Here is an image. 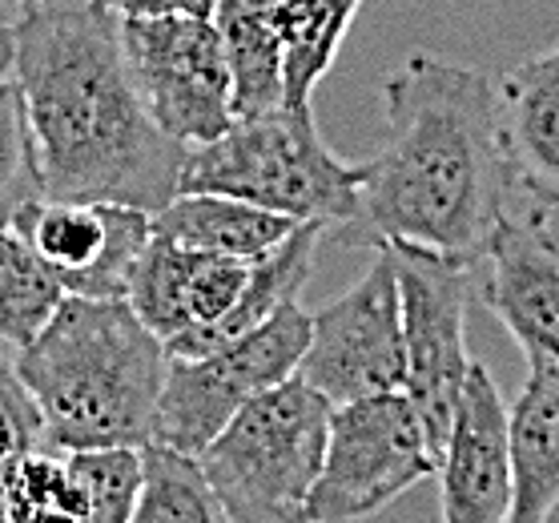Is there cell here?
<instances>
[{
    "label": "cell",
    "instance_id": "1",
    "mask_svg": "<svg viewBox=\"0 0 559 523\" xmlns=\"http://www.w3.org/2000/svg\"><path fill=\"white\" fill-rule=\"evenodd\" d=\"M386 138L362 166L358 238L479 266L515 202L496 81L411 52L382 85Z\"/></svg>",
    "mask_w": 559,
    "mask_h": 523
},
{
    "label": "cell",
    "instance_id": "2",
    "mask_svg": "<svg viewBox=\"0 0 559 523\" xmlns=\"http://www.w3.org/2000/svg\"><path fill=\"white\" fill-rule=\"evenodd\" d=\"M40 198L117 202L157 214L178 198L186 150L141 105L121 28L90 0H25L13 16Z\"/></svg>",
    "mask_w": 559,
    "mask_h": 523
},
{
    "label": "cell",
    "instance_id": "3",
    "mask_svg": "<svg viewBox=\"0 0 559 523\" xmlns=\"http://www.w3.org/2000/svg\"><path fill=\"white\" fill-rule=\"evenodd\" d=\"M166 343L126 298L64 294L45 331L16 355V370L57 451H117L153 443L166 383Z\"/></svg>",
    "mask_w": 559,
    "mask_h": 523
},
{
    "label": "cell",
    "instance_id": "4",
    "mask_svg": "<svg viewBox=\"0 0 559 523\" xmlns=\"http://www.w3.org/2000/svg\"><path fill=\"white\" fill-rule=\"evenodd\" d=\"M362 166H346L322 141L314 109L278 105L238 117L214 141L190 145L178 193H226L310 226H355Z\"/></svg>",
    "mask_w": 559,
    "mask_h": 523
},
{
    "label": "cell",
    "instance_id": "5",
    "mask_svg": "<svg viewBox=\"0 0 559 523\" xmlns=\"http://www.w3.org/2000/svg\"><path fill=\"white\" fill-rule=\"evenodd\" d=\"M331 403L298 375L250 399L198 451L205 479L234 523H310Z\"/></svg>",
    "mask_w": 559,
    "mask_h": 523
},
{
    "label": "cell",
    "instance_id": "6",
    "mask_svg": "<svg viewBox=\"0 0 559 523\" xmlns=\"http://www.w3.org/2000/svg\"><path fill=\"white\" fill-rule=\"evenodd\" d=\"M439 447L407 391H386L331 411L326 455L310 496V523H362L431 479Z\"/></svg>",
    "mask_w": 559,
    "mask_h": 523
},
{
    "label": "cell",
    "instance_id": "7",
    "mask_svg": "<svg viewBox=\"0 0 559 523\" xmlns=\"http://www.w3.org/2000/svg\"><path fill=\"white\" fill-rule=\"evenodd\" d=\"M310 346V314L302 302L282 307L254 331L193 358H169L153 443L198 455L250 399L298 375Z\"/></svg>",
    "mask_w": 559,
    "mask_h": 523
},
{
    "label": "cell",
    "instance_id": "8",
    "mask_svg": "<svg viewBox=\"0 0 559 523\" xmlns=\"http://www.w3.org/2000/svg\"><path fill=\"white\" fill-rule=\"evenodd\" d=\"M129 78L150 117L181 145L222 138L234 114V81L210 16L117 21Z\"/></svg>",
    "mask_w": 559,
    "mask_h": 523
},
{
    "label": "cell",
    "instance_id": "9",
    "mask_svg": "<svg viewBox=\"0 0 559 523\" xmlns=\"http://www.w3.org/2000/svg\"><path fill=\"white\" fill-rule=\"evenodd\" d=\"M374 250L379 254L362 270V278L310 314V346L298 379L314 387L331 407L403 391L407 379L399 274L391 250Z\"/></svg>",
    "mask_w": 559,
    "mask_h": 523
},
{
    "label": "cell",
    "instance_id": "10",
    "mask_svg": "<svg viewBox=\"0 0 559 523\" xmlns=\"http://www.w3.org/2000/svg\"><path fill=\"white\" fill-rule=\"evenodd\" d=\"M386 250L394 258L399 307H403V355H407L403 391L423 411L435 447H443L471 367L467 302L475 294L479 266L431 254L419 246H386Z\"/></svg>",
    "mask_w": 559,
    "mask_h": 523
},
{
    "label": "cell",
    "instance_id": "11",
    "mask_svg": "<svg viewBox=\"0 0 559 523\" xmlns=\"http://www.w3.org/2000/svg\"><path fill=\"white\" fill-rule=\"evenodd\" d=\"M9 230L73 298H126L133 266L153 242V214L117 202L37 198Z\"/></svg>",
    "mask_w": 559,
    "mask_h": 523
},
{
    "label": "cell",
    "instance_id": "12",
    "mask_svg": "<svg viewBox=\"0 0 559 523\" xmlns=\"http://www.w3.org/2000/svg\"><path fill=\"white\" fill-rule=\"evenodd\" d=\"M484 262L479 302L508 326L527 367H559V210H511Z\"/></svg>",
    "mask_w": 559,
    "mask_h": 523
},
{
    "label": "cell",
    "instance_id": "13",
    "mask_svg": "<svg viewBox=\"0 0 559 523\" xmlns=\"http://www.w3.org/2000/svg\"><path fill=\"white\" fill-rule=\"evenodd\" d=\"M439 511L443 523H508L511 520V443L508 403L484 362L471 358L455 415L439 447Z\"/></svg>",
    "mask_w": 559,
    "mask_h": 523
},
{
    "label": "cell",
    "instance_id": "14",
    "mask_svg": "<svg viewBox=\"0 0 559 523\" xmlns=\"http://www.w3.org/2000/svg\"><path fill=\"white\" fill-rule=\"evenodd\" d=\"M250 270V258L205 254L153 238L133 266L126 302L169 346L186 334L214 326L238 302Z\"/></svg>",
    "mask_w": 559,
    "mask_h": 523
},
{
    "label": "cell",
    "instance_id": "15",
    "mask_svg": "<svg viewBox=\"0 0 559 523\" xmlns=\"http://www.w3.org/2000/svg\"><path fill=\"white\" fill-rule=\"evenodd\" d=\"M496 97L515 186L535 205L559 210V40L508 69Z\"/></svg>",
    "mask_w": 559,
    "mask_h": 523
},
{
    "label": "cell",
    "instance_id": "16",
    "mask_svg": "<svg viewBox=\"0 0 559 523\" xmlns=\"http://www.w3.org/2000/svg\"><path fill=\"white\" fill-rule=\"evenodd\" d=\"M511 443V520L547 523L559 508V367L527 375L515 403H508Z\"/></svg>",
    "mask_w": 559,
    "mask_h": 523
},
{
    "label": "cell",
    "instance_id": "17",
    "mask_svg": "<svg viewBox=\"0 0 559 523\" xmlns=\"http://www.w3.org/2000/svg\"><path fill=\"white\" fill-rule=\"evenodd\" d=\"M298 226H310V222L270 214L262 205L238 202L226 193H178L153 214V238L162 242L205 250V254L250 258V262L266 258Z\"/></svg>",
    "mask_w": 559,
    "mask_h": 523
},
{
    "label": "cell",
    "instance_id": "18",
    "mask_svg": "<svg viewBox=\"0 0 559 523\" xmlns=\"http://www.w3.org/2000/svg\"><path fill=\"white\" fill-rule=\"evenodd\" d=\"M322 234H326L322 226H298L286 242L274 246L266 258H258L254 270H250V278H246V286H242V294H238V302H234L214 326L193 331V334H186V338H178V343H169L166 355L169 358L205 355V350H214V346H222V343H229V338H238V334L262 326V322L274 319L282 307L298 302V294H302L306 278H310V270H314Z\"/></svg>",
    "mask_w": 559,
    "mask_h": 523
},
{
    "label": "cell",
    "instance_id": "19",
    "mask_svg": "<svg viewBox=\"0 0 559 523\" xmlns=\"http://www.w3.org/2000/svg\"><path fill=\"white\" fill-rule=\"evenodd\" d=\"M274 9L278 0H214L210 21L222 37L238 117L270 114L286 105V57Z\"/></svg>",
    "mask_w": 559,
    "mask_h": 523
},
{
    "label": "cell",
    "instance_id": "20",
    "mask_svg": "<svg viewBox=\"0 0 559 523\" xmlns=\"http://www.w3.org/2000/svg\"><path fill=\"white\" fill-rule=\"evenodd\" d=\"M93 496L73 451H25L0 463V523H90Z\"/></svg>",
    "mask_w": 559,
    "mask_h": 523
},
{
    "label": "cell",
    "instance_id": "21",
    "mask_svg": "<svg viewBox=\"0 0 559 523\" xmlns=\"http://www.w3.org/2000/svg\"><path fill=\"white\" fill-rule=\"evenodd\" d=\"M358 9L362 0H278L274 21L286 57V105L306 109L314 102L318 81L331 73Z\"/></svg>",
    "mask_w": 559,
    "mask_h": 523
},
{
    "label": "cell",
    "instance_id": "22",
    "mask_svg": "<svg viewBox=\"0 0 559 523\" xmlns=\"http://www.w3.org/2000/svg\"><path fill=\"white\" fill-rule=\"evenodd\" d=\"M129 523H234L198 455L162 443L141 447V484Z\"/></svg>",
    "mask_w": 559,
    "mask_h": 523
},
{
    "label": "cell",
    "instance_id": "23",
    "mask_svg": "<svg viewBox=\"0 0 559 523\" xmlns=\"http://www.w3.org/2000/svg\"><path fill=\"white\" fill-rule=\"evenodd\" d=\"M64 290L13 230H0V350L21 355L57 314Z\"/></svg>",
    "mask_w": 559,
    "mask_h": 523
},
{
    "label": "cell",
    "instance_id": "24",
    "mask_svg": "<svg viewBox=\"0 0 559 523\" xmlns=\"http://www.w3.org/2000/svg\"><path fill=\"white\" fill-rule=\"evenodd\" d=\"M40 166H37V145L28 133L25 102L16 81L0 85V230L13 226V217L28 202L40 198Z\"/></svg>",
    "mask_w": 559,
    "mask_h": 523
},
{
    "label": "cell",
    "instance_id": "25",
    "mask_svg": "<svg viewBox=\"0 0 559 523\" xmlns=\"http://www.w3.org/2000/svg\"><path fill=\"white\" fill-rule=\"evenodd\" d=\"M81 472L90 479L93 511L90 523H129L141 484V447L117 451H73Z\"/></svg>",
    "mask_w": 559,
    "mask_h": 523
},
{
    "label": "cell",
    "instance_id": "26",
    "mask_svg": "<svg viewBox=\"0 0 559 523\" xmlns=\"http://www.w3.org/2000/svg\"><path fill=\"white\" fill-rule=\"evenodd\" d=\"M37 447H45V419L37 399L16 370V355L0 350V463Z\"/></svg>",
    "mask_w": 559,
    "mask_h": 523
},
{
    "label": "cell",
    "instance_id": "27",
    "mask_svg": "<svg viewBox=\"0 0 559 523\" xmlns=\"http://www.w3.org/2000/svg\"><path fill=\"white\" fill-rule=\"evenodd\" d=\"M114 21H153V16H210L214 0H90Z\"/></svg>",
    "mask_w": 559,
    "mask_h": 523
},
{
    "label": "cell",
    "instance_id": "28",
    "mask_svg": "<svg viewBox=\"0 0 559 523\" xmlns=\"http://www.w3.org/2000/svg\"><path fill=\"white\" fill-rule=\"evenodd\" d=\"M13 13H0V85L13 81V64H16V40H13Z\"/></svg>",
    "mask_w": 559,
    "mask_h": 523
},
{
    "label": "cell",
    "instance_id": "29",
    "mask_svg": "<svg viewBox=\"0 0 559 523\" xmlns=\"http://www.w3.org/2000/svg\"><path fill=\"white\" fill-rule=\"evenodd\" d=\"M13 9H16L13 0H0V13H13Z\"/></svg>",
    "mask_w": 559,
    "mask_h": 523
},
{
    "label": "cell",
    "instance_id": "30",
    "mask_svg": "<svg viewBox=\"0 0 559 523\" xmlns=\"http://www.w3.org/2000/svg\"><path fill=\"white\" fill-rule=\"evenodd\" d=\"M13 4H25V0H13Z\"/></svg>",
    "mask_w": 559,
    "mask_h": 523
}]
</instances>
